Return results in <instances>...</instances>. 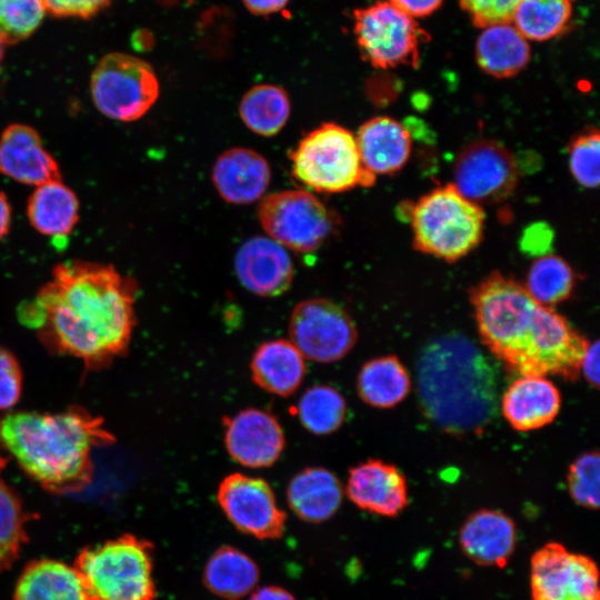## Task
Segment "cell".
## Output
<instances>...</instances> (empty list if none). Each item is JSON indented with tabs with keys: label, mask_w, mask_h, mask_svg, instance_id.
Listing matches in <instances>:
<instances>
[{
	"label": "cell",
	"mask_w": 600,
	"mask_h": 600,
	"mask_svg": "<svg viewBox=\"0 0 600 600\" xmlns=\"http://www.w3.org/2000/svg\"><path fill=\"white\" fill-rule=\"evenodd\" d=\"M136 297L137 283L113 266L73 259L52 269L50 280L19 307L18 317L47 350L96 371L128 351Z\"/></svg>",
	"instance_id": "1"
},
{
	"label": "cell",
	"mask_w": 600,
	"mask_h": 600,
	"mask_svg": "<svg viewBox=\"0 0 600 600\" xmlns=\"http://www.w3.org/2000/svg\"><path fill=\"white\" fill-rule=\"evenodd\" d=\"M470 302L482 342L508 369L577 380L589 341L524 286L493 272L471 290Z\"/></svg>",
	"instance_id": "2"
},
{
	"label": "cell",
	"mask_w": 600,
	"mask_h": 600,
	"mask_svg": "<svg viewBox=\"0 0 600 600\" xmlns=\"http://www.w3.org/2000/svg\"><path fill=\"white\" fill-rule=\"evenodd\" d=\"M114 441L103 419L79 406L56 413L16 411L0 419V447L57 494L86 489L93 479V449Z\"/></svg>",
	"instance_id": "3"
},
{
	"label": "cell",
	"mask_w": 600,
	"mask_h": 600,
	"mask_svg": "<svg viewBox=\"0 0 600 600\" xmlns=\"http://www.w3.org/2000/svg\"><path fill=\"white\" fill-rule=\"evenodd\" d=\"M424 414L453 434L482 431L497 413V374L468 338L448 333L424 346L417 361Z\"/></svg>",
	"instance_id": "4"
},
{
	"label": "cell",
	"mask_w": 600,
	"mask_h": 600,
	"mask_svg": "<svg viewBox=\"0 0 600 600\" xmlns=\"http://www.w3.org/2000/svg\"><path fill=\"white\" fill-rule=\"evenodd\" d=\"M152 550L148 540L124 533L84 547L73 567L93 600H156Z\"/></svg>",
	"instance_id": "5"
},
{
	"label": "cell",
	"mask_w": 600,
	"mask_h": 600,
	"mask_svg": "<svg viewBox=\"0 0 600 600\" xmlns=\"http://www.w3.org/2000/svg\"><path fill=\"white\" fill-rule=\"evenodd\" d=\"M484 213L452 184L423 196L412 208L414 248L446 261H456L480 242Z\"/></svg>",
	"instance_id": "6"
},
{
	"label": "cell",
	"mask_w": 600,
	"mask_h": 600,
	"mask_svg": "<svg viewBox=\"0 0 600 600\" xmlns=\"http://www.w3.org/2000/svg\"><path fill=\"white\" fill-rule=\"evenodd\" d=\"M290 158L294 178L317 192H343L374 181L362 164L356 136L337 123L309 132Z\"/></svg>",
	"instance_id": "7"
},
{
	"label": "cell",
	"mask_w": 600,
	"mask_h": 600,
	"mask_svg": "<svg viewBox=\"0 0 600 600\" xmlns=\"http://www.w3.org/2000/svg\"><path fill=\"white\" fill-rule=\"evenodd\" d=\"M159 81L144 60L123 52H110L96 64L90 92L106 117L131 122L142 118L159 97Z\"/></svg>",
	"instance_id": "8"
},
{
	"label": "cell",
	"mask_w": 600,
	"mask_h": 600,
	"mask_svg": "<svg viewBox=\"0 0 600 600\" xmlns=\"http://www.w3.org/2000/svg\"><path fill=\"white\" fill-rule=\"evenodd\" d=\"M258 217L269 238L303 253L321 247L336 227L327 206L313 193L298 189L267 196Z\"/></svg>",
	"instance_id": "9"
},
{
	"label": "cell",
	"mask_w": 600,
	"mask_h": 600,
	"mask_svg": "<svg viewBox=\"0 0 600 600\" xmlns=\"http://www.w3.org/2000/svg\"><path fill=\"white\" fill-rule=\"evenodd\" d=\"M354 34L364 59L380 69L416 66L422 37L416 20L388 1L354 11Z\"/></svg>",
	"instance_id": "10"
},
{
	"label": "cell",
	"mask_w": 600,
	"mask_h": 600,
	"mask_svg": "<svg viewBox=\"0 0 600 600\" xmlns=\"http://www.w3.org/2000/svg\"><path fill=\"white\" fill-rule=\"evenodd\" d=\"M289 334L304 358L322 363L342 359L357 341L350 316L323 298L307 299L296 306L289 320Z\"/></svg>",
	"instance_id": "11"
},
{
	"label": "cell",
	"mask_w": 600,
	"mask_h": 600,
	"mask_svg": "<svg viewBox=\"0 0 600 600\" xmlns=\"http://www.w3.org/2000/svg\"><path fill=\"white\" fill-rule=\"evenodd\" d=\"M530 587L532 600H600L594 561L558 542L533 553Z\"/></svg>",
	"instance_id": "12"
},
{
	"label": "cell",
	"mask_w": 600,
	"mask_h": 600,
	"mask_svg": "<svg viewBox=\"0 0 600 600\" xmlns=\"http://www.w3.org/2000/svg\"><path fill=\"white\" fill-rule=\"evenodd\" d=\"M452 186L468 200L496 203L508 198L519 180L512 153L492 140L474 141L459 154Z\"/></svg>",
	"instance_id": "13"
},
{
	"label": "cell",
	"mask_w": 600,
	"mask_h": 600,
	"mask_svg": "<svg viewBox=\"0 0 600 600\" xmlns=\"http://www.w3.org/2000/svg\"><path fill=\"white\" fill-rule=\"evenodd\" d=\"M217 499L230 522L258 539H278L283 534L286 513L277 506L269 483L241 472L220 482Z\"/></svg>",
	"instance_id": "14"
},
{
	"label": "cell",
	"mask_w": 600,
	"mask_h": 600,
	"mask_svg": "<svg viewBox=\"0 0 600 600\" xmlns=\"http://www.w3.org/2000/svg\"><path fill=\"white\" fill-rule=\"evenodd\" d=\"M224 444L229 456L248 468L272 466L284 449V433L270 412L248 408L224 418Z\"/></svg>",
	"instance_id": "15"
},
{
	"label": "cell",
	"mask_w": 600,
	"mask_h": 600,
	"mask_svg": "<svg viewBox=\"0 0 600 600\" xmlns=\"http://www.w3.org/2000/svg\"><path fill=\"white\" fill-rule=\"evenodd\" d=\"M348 498L360 509L383 517H396L408 506V487L393 464L370 459L349 470Z\"/></svg>",
	"instance_id": "16"
},
{
	"label": "cell",
	"mask_w": 600,
	"mask_h": 600,
	"mask_svg": "<svg viewBox=\"0 0 600 600\" xmlns=\"http://www.w3.org/2000/svg\"><path fill=\"white\" fill-rule=\"evenodd\" d=\"M234 269L241 284L261 297L284 293L293 279L286 248L269 237H253L238 249Z\"/></svg>",
	"instance_id": "17"
},
{
	"label": "cell",
	"mask_w": 600,
	"mask_h": 600,
	"mask_svg": "<svg viewBox=\"0 0 600 600\" xmlns=\"http://www.w3.org/2000/svg\"><path fill=\"white\" fill-rule=\"evenodd\" d=\"M0 172L34 187L61 180L59 164L44 149L40 134L24 123H11L1 132Z\"/></svg>",
	"instance_id": "18"
},
{
	"label": "cell",
	"mask_w": 600,
	"mask_h": 600,
	"mask_svg": "<svg viewBox=\"0 0 600 600\" xmlns=\"http://www.w3.org/2000/svg\"><path fill=\"white\" fill-rule=\"evenodd\" d=\"M459 543L473 562L502 568L514 551L517 527L502 511L481 509L470 514L461 526Z\"/></svg>",
	"instance_id": "19"
},
{
	"label": "cell",
	"mask_w": 600,
	"mask_h": 600,
	"mask_svg": "<svg viewBox=\"0 0 600 600\" xmlns=\"http://www.w3.org/2000/svg\"><path fill=\"white\" fill-rule=\"evenodd\" d=\"M560 407L559 389L540 376H521L507 388L501 399L503 417L518 431H531L551 423Z\"/></svg>",
	"instance_id": "20"
},
{
	"label": "cell",
	"mask_w": 600,
	"mask_h": 600,
	"mask_svg": "<svg viewBox=\"0 0 600 600\" xmlns=\"http://www.w3.org/2000/svg\"><path fill=\"white\" fill-rule=\"evenodd\" d=\"M267 160L248 148H231L219 156L212 169V181L227 202L247 204L257 201L270 183Z\"/></svg>",
	"instance_id": "21"
},
{
	"label": "cell",
	"mask_w": 600,
	"mask_h": 600,
	"mask_svg": "<svg viewBox=\"0 0 600 600\" xmlns=\"http://www.w3.org/2000/svg\"><path fill=\"white\" fill-rule=\"evenodd\" d=\"M356 141L363 167L376 174L399 171L411 153V137L399 121L376 117L359 129Z\"/></svg>",
	"instance_id": "22"
},
{
	"label": "cell",
	"mask_w": 600,
	"mask_h": 600,
	"mask_svg": "<svg viewBox=\"0 0 600 600\" xmlns=\"http://www.w3.org/2000/svg\"><path fill=\"white\" fill-rule=\"evenodd\" d=\"M12 600H93L74 567L52 559L27 563Z\"/></svg>",
	"instance_id": "23"
},
{
	"label": "cell",
	"mask_w": 600,
	"mask_h": 600,
	"mask_svg": "<svg viewBox=\"0 0 600 600\" xmlns=\"http://www.w3.org/2000/svg\"><path fill=\"white\" fill-rule=\"evenodd\" d=\"M343 489L337 476L321 467L304 468L289 482L287 499L293 513L303 521L319 523L339 509Z\"/></svg>",
	"instance_id": "24"
},
{
	"label": "cell",
	"mask_w": 600,
	"mask_h": 600,
	"mask_svg": "<svg viewBox=\"0 0 600 600\" xmlns=\"http://www.w3.org/2000/svg\"><path fill=\"white\" fill-rule=\"evenodd\" d=\"M250 370L252 380L261 389L279 397H288L303 380L304 357L290 340L274 339L257 348Z\"/></svg>",
	"instance_id": "25"
},
{
	"label": "cell",
	"mask_w": 600,
	"mask_h": 600,
	"mask_svg": "<svg viewBox=\"0 0 600 600\" xmlns=\"http://www.w3.org/2000/svg\"><path fill=\"white\" fill-rule=\"evenodd\" d=\"M479 67L496 78H510L522 71L530 60L528 40L508 22L482 28L476 43Z\"/></svg>",
	"instance_id": "26"
},
{
	"label": "cell",
	"mask_w": 600,
	"mask_h": 600,
	"mask_svg": "<svg viewBox=\"0 0 600 600\" xmlns=\"http://www.w3.org/2000/svg\"><path fill=\"white\" fill-rule=\"evenodd\" d=\"M79 200L61 180L34 188L27 204L30 224L41 234L52 238L69 236L79 219Z\"/></svg>",
	"instance_id": "27"
},
{
	"label": "cell",
	"mask_w": 600,
	"mask_h": 600,
	"mask_svg": "<svg viewBox=\"0 0 600 600\" xmlns=\"http://www.w3.org/2000/svg\"><path fill=\"white\" fill-rule=\"evenodd\" d=\"M202 579L207 589L216 596L239 600L256 588L259 568L244 552L223 546L209 558Z\"/></svg>",
	"instance_id": "28"
},
{
	"label": "cell",
	"mask_w": 600,
	"mask_h": 600,
	"mask_svg": "<svg viewBox=\"0 0 600 600\" xmlns=\"http://www.w3.org/2000/svg\"><path fill=\"white\" fill-rule=\"evenodd\" d=\"M410 389V374L396 356L367 361L357 379V391L361 400L380 409L397 406L408 396Z\"/></svg>",
	"instance_id": "29"
},
{
	"label": "cell",
	"mask_w": 600,
	"mask_h": 600,
	"mask_svg": "<svg viewBox=\"0 0 600 600\" xmlns=\"http://www.w3.org/2000/svg\"><path fill=\"white\" fill-rule=\"evenodd\" d=\"M239 114L243 123L257 134H277L288 121L290 100L287 92L274 84H258L242 97Z\"/></svg>",
	"instance_id": "30"
},
{
	"label": "cell",
	"mask_w": 600,
	"mask_h": 600,
	"mask_svg": "<svg viewBox=\"0 0 600 600\" xmlns=\"http://www.w3.org/2000/svg\"><path fill=\"white\" fill-rule=\"evenodd\" d=\"M7 462V457L0 453V572L18 560L29 539L27 523L32 518L19 494L2 476Z\"/></svg>",
	"instance_id": "31"
},
{
	"label": "cell",
	"mask_w": 600,
	"mask_h": 600,
	"mask_svg": "<svg viewBox=\"0 0 600 600\" xmlns=\"http://www.w3.org/2000/svg\"><path fill=\"white\" fill-rule=\"evenodd\" d=\"M572 16V0H520L511 23L531 41H547L564 31Z\"/></svg>",
	"instance_id": "32"
},
{
	"label": "cell",
	"mask_w": 600,
	"mask_h": 600,
	"mask_svg": "<svg viewBox=\"0 0 600 600\" xmlns=\"http://www.w3.org/2000/svg\"><path fill=\"white\" fill-rule=\"evenodd\" d=\"M574 283V272L566 260L543 254L531 264L524 288L538 303L552 308L569 299Z\"/></svg>",
	"instance_id": "33"
},
{
	"label": "cell",
	"mask_w": 600,
	"mask_h": 600,
	"mask_svg": "<svg viewBox=\"0 0 600 600\" xmlns=\"http://www.w3.org/2000/svg\"><path fill=\"white\" fill-rule=\"evenodd\" d=\"M301 424L314 434L337 431L346 420L347 403L343 396L330 386L307 389L297 406Z\"/></svg>",
	"instance_id": "34"
},
{
	"label": "cell",
	"mask_w": 600,
	"mask_h": 600,
	"mask_svg": "<svg viewBox=\"0 0 600 600\" xmlns=\"http://www.w3.org/2000/svg\"><path fill=\"white\" fill-rule=\"evenodd\" d=\"M46 14L42 0H0V37L6 44L30 37Z\"/></svg>",
	"instance_id": "35"
},
{
	"label": "cell",
	"mask_w": 600,
	"mask_h": 600,
	"mask_svg": "<svg viewBox=\"0 0 600 600\" xmlns=\"http://www.w3.org/2000/svg\"><path fill=\"white\" fill-rule=\"evenodd\" d=\"M600 457L598 451L580 454L568 471V489L572 500L587 509L597 510L600 502L599 490Z\"/></svg>",
	"instance_id": "36"
},
{
	"label": "cell",
	"mask_w": 600,
	"mask_h": 600,
	"mask_svg": "<svg viewBox=\"0 0 600 600\" xmlns=\"http://www.w3.org/2000/svg\"><path fill=\"white\" fill-rule=\"evenodd\" d=\"M569 168L574 180L586 188H596L600 177V136L589 130L569 147Z\"/></svg>",
	"instance_id": "37"
},
{
	"label": "cell",
	"mask_w": 600,
	"mask_h": 600,
	"mask_svg": "<svg viewBox=\"0 0 600 600\" xmlns=\"http://www.w3.org/2000/svg\"><path fill=\"white\" fill-rule=\"evenodd\" d=\"M22 382V369L17 357L0 347V410H9L18 403Z\"/></svg>",
	"instance_id": "38"
},
{
	"label": "cell",
	"mask_w": 600,
	"mask_h": 600,
	"mask_svg": "<svg viewBox=\"0 0 600 600\" xmlns=\"http://www.w3.org/2000/svg\"><path fill=\"white\" fill-rule=\"evenodd\" d=\"M520 0H459L477 27L508 22Z\"/></svg>",
	"instance_id": "39"
},
{
	"label": "cell",
	"mask_w": 600,
	"mask_h": 600,
	"mask_svg": "<svg viewBox=\"0 0 600 600\" xmlns=\"http://www.w3.org/2000/svg\"><path fill=\"white\" fill-rule=\"evenodd\" d=\"M46 12L59 18H81L93 17L106 7L111 0H42Z\"/></svg>",
	"instance_id": "40"
},
{
	"label": "cell",
	"mask_w": 600,
	"mask_h": 600,
	"mask_svg": "<svg viewBox=\"0 0 600 600\" xmlns=\"http://www.w3.org/2000/svg\"><path fill=\"white\" fill-rule=\"evenodd\" d=\"M599 341L588 342L580 364V373L583 374L587 382L593 388L599 387Z\"/></svg>",
	"instance_id": "41"
},
{
	"label": "cell",
	"mask_w": 600,
	"mask_h": 600,
	"mask_svg": "<svg viewBox=\"0 0 600 600\" xmlns=\"http://www.w3.org/2000/svg\"><path fill=\"white\" fill-rule=\"evenodd\" d=\"M389 3L410 16L422 18L433 13L440 8L443 0H387Z\"/></svg>",
	"instance_id": "42"
},
{
	"label": "cell",
	"mask_w": 600,
	"mask_h": 600,
	"mask_svg": "<svg viewBox=\"0 0 600 600\" xmlns=\"http://www.w3.org/2000/svg\"><path fill=\"white\" fill-rule=\"evenodd\" d=\"M247 9L254 14H270L283 9L289 0H242Z\"/></svg>",
	"instance_id": "43"
},
{
	"label": "cell",
	"mask_w": 600,
	"mask_h": 600,
	"mask_svg": "<svg viewBox=\"0 0 600 600\" xmlns=\"http://www.w3.org/2000/svg\"><path fill=\"white\" fill-rule=\"evenodd\" d=\"M249 600H296L286 589L277 586H267L256 590Z\"/></svg>",
	"instance_id": "44"
},
{
	"label": "cell",
	"mask_w": 600,
	"mask_h": 600,
	"mask_svg": "<svg viewBox=\"0 0 600 600\" xmlns=\"http://www.w3.org/2000/svg\"><path fill=\"white\" fill-rule=\"evenodd\" d=\"M11 223V207L3 192L0 191V240L7 236Z\"/></svg>",
	"instance_id": "45"
},
{
	"label": "cell",
	"mask_w": 600,
	"mask_h": 600,
	"mask_svg": "<svg viewBox=\"0 0 600 600\" xmlns=\"http://www.w3.org/2000/svg\"><path fill=\"white\" fill-rule=\"evenodd\" d=\"M4 46H6V43L3 42V40L0 37V64H1V62L3 60V57H4Z\"/></svg>",
	"instance_id": "46"
}]
</instances>
